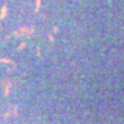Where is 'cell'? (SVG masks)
Segmentation results:
<instances>
[{
	"mask_svg": "<svg viewBox=\"0 0 124 124\" xmlns=\"http://www.w3.org/2000/svg\"><path fill=\"white\" fill-rule=\"evenodd\" d=\"M33 32H35V29H33V28H31V26H28V28H19V31L15 32L14 35H15V36H19V35H26V36H28V35H32Z\"/></svg>",
	"mask_w": 124,
	"mask_h": 124,
	"instance_id": "cell-1",
	"label": "cell"
},
{
	"mask_svg": "<svg viewBox=\"0 0 124 124\" xmlns=\"http://www.w3.org/2000/svg\"><path fill=\"white\" fill-rule=\"evenodd\" d=\"M6 15H7V6H1V10H0V19H4Z\"/></svg>",
	"mask_w": 124,
	"mask_h": 124,
	"instance_id": "cell-2",
	"label": "cell"
},
{
	"mask_svg": "<svg viewBox=\"0 0 124 124\" xmlns=\"http://www.w3.org/2000/svg\"><path fill=\"white\" fill-rule=\"evenodd\" d=\"M40 4H41V0H36L35 1V11H39Z\"/></svg>",
	"mask_w": 124,
	"mask_h": 124,
	"instance_id": "cell-3",
	"label": "cell"
},
{
	"mask_svg": "<svg viewBox=\"0 0 124 124\" xmlns=\"http://www.w3.org/2000/svg\"><path fill=\"white\" fill-rule=\"evenodd\" d=\"M6 83H7V84H6V90H4V94H6V95H7V94H8V91H10V83H8V81H6Z\"/></svg>",
	"mask_w": 124,
	"mask_h": 124,
	"instance_id": "cell-4",
	"label": "cell"
},
{
	"mask_svg": "<svg viewBox=\"0 0 124 124\" xmlns=\"http://www.w3.org/2000/svg\"><path fill=\"white\" fill-rule=\"evenodd\" d=\"M25 47H26V43H21V44H19V50L25 48Z\"/></svg>",
	"mask_w": 124,
	"mask_h": 124,
	"instance_id": "cell-5",
	"label": "cell"
}]
</instances>
